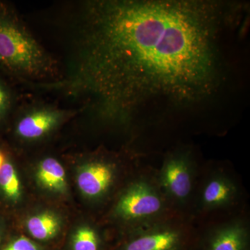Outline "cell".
Instances as JSON below:
<instances>
[{"label": "cell", "instance_id": "1", "mask_svg": "<svg viewBox=\"0 0 250 250\" xmlns=\"http://www.w3.org/2000/svg\"><path fill=\"white\" fill-rule=\"evenodd\" d=\"M233 14L210 0L85 1L70 73L47 88L84 97L120 123L149 103H203L225 78L222 40Z\"/></svg>", "mask_w": 250, "mask_h": 250}, {"label": "cell", "instance_id": "2", "mask_svg": "<svg viewBox=\"0 0 250 250\" xmlns=\"http://www.w3.org/2000/svg\"><path fill=\"white\" fill-rule=\"evenodd\" d=\"M0 67L40 87L62 79L57 61L36 40L14 10L1 2Z\"/></svg>", "mask_w": 250, "mask_h": 250}, {"label": "cell", "instance_id": "3", "mask_svg": "<svg viewBox=\"0 0 250 250\" xmlns=\"http://www.w3.org/2000/svg\"><path fill=\"white\" fill-rule=\"evenodd\" d=\"M160 190L147 179L134 181L121 194L113 208V215L134 228L158 221L166 208Z\"/></svg>", "mask_w": 250, "mask_h": 250}, {"label": "cell", "instance_id": "4", "mask_svg": "<svg viewBox=\"0 0 250 250\" xmlns=\"http://www.w3.org/2000/svg\"><path fill=\"white\" fill-rule=\"evenodd\" d=\"M195 164L191 154L177 151L166 156L159 174L161 191L178 205L187 203L193 190Z\"/></svg>", "mask_w": 250, "mask_h": 250}, {"label": "cell", "instance_id": "5", "mask_svg": "<svg viewBox=\"0 0 250 250\" xmlns=\"http://www.w3.org/2000/svg\"><path fill=\"white\" fill-rule=\"evenodd\" d=\"M186 245L182 228L156 221L134 228L121 250H183Z\"/></svg>", "mask_w": 250, "mask_h": 250}, {"label": "cell", "instance_id": "6", "mask_svg": "<svg viewBox=\"0 0 250 250\" xmlns=\"http://www.w3.org/2000/svg\"><path fill=\"white\" fill-rule=\"evenodd\" d=\"M116 178V167L111 163L94 160L81 166L77 183L82 193L90 200L103 198L111 190Z\"/></svg>", "mask_w": 250, "mask_h": 250}, {"label": "cell", "instance_id": "7", "mask_svg": "<svg viewBox=\"0 0 250 250\" xmlns=\"http://www.w3.org/2000/svg\"><path fill=\"white\" fill-rule=\"evenodd\" d=\"M72 114V112L51 106L32 108L18 121L16 134L28 141L40 139L58 127Z\"/></svg>", "mask_w": 250, "mask_h": 250}, {"label": "cell", "instance_id": "8", "mask_svg": "<svg viewBox=\"0 0 250 250\" xmlns=\"http://www.w3.org/2000/svg\"><path fill=\"white\" fill-rule=\"evenodd\" d=\"M250 237L247 222L236 218L212 228L204 238L201 250H250Z\"/></svg>", "mask_w": 250, "mask_h": 250}, {"label": "cell", "instance_id": "9", "mask_svg": "<svg viewBox=\"0 0 250 250\" xmlns=\"http://www.w3.org/2000/svg\"><path fill=\"white\" fill-rule=\"evenodd\" d=\"M239 190L236 182L223 173H215L206 181L200 191L199 205L202 210H214L236 202Z\"/></svg>", "mask_w": 250, "mask_h": 250}, {"label": "cell", "instance_id": "10", "mask_svg": "<svg viewBox=\"0 0 250 250\" xmlns=\"http://www.w3.org/2000/svg\"><path fill=\"white\" fill-rule=\"evenodd\" d=\"M36 179L41 187L56 193L67 192L66 174L62 164L52 157L45 158L39 163Z\"/></svg>", "mask_w": 250, "mask_h": 250}, {"label": "cell", "instance_id": "11", "mask_svg": "<svg viewBox=\"0 0 250 250\" xmlns=\"http://www.w3.org/2000/svg\"><path fill=\"white\" fill-rule=\"evenodd\" d=\"M26 227L31 236L36 239L47 241L58 234L62 220L53 212H42L28 218Z\"/></svg>", "mask_w": 250, "mask_h": 250}, {"label": "cell", "instance_id": "12", "mask_svg": "<svg viewBox=\"0 0 250 250\" xmlns=\"http://www.w3.org/2000/svg\"><path fill=\"white\" fill-rule=\"evenodd\" d=\"M0 188L6 197L17 202L21 195V182L12 164L5 161L0 167Z\"/></svg>", "mask_w": 250, "mask_h": 250}, {"label": "cell", "instance_id": "13", "mask_svg": "<svg viewBox=\"0 0 250 250\" xmlns=\"http://www.w3.org/2000/svg\"><path fill=\"white\" fill-rule=\"evenodd\" d=\"M72 246L73 250H100V237L90 227H81L72 236Z\"/></svg>", "mask_w": 250, "mask_h": 250}, {"label": "cell", "instance_id": "14", "mask_svg": "<svg viewBox=\"0 0 250 250\" xmlns=\"http://www.w3.org/2000/svg\"><path fill=\"white\" fill-rule=\"evenodd\" d=\"M12 96L4 82L0 80V121L6 116L11 109Z\"/></svg>", "mask_w": 250, "mask_h": 250}, {"label": "cell", "instance_id": "15", "mask_svg": "<svg viewBox=\"0 0 250 250\" xmlns=\"http://www.w3.org/2000/svg\"><path fill=\"white\" fill-rule=\"evenodd\" d=\"M4 250H39L34 242L24 236L16 238Z\"/></svg>", "mask_w": 250, "mask_h": 250}, {"label": "cell", "instance_id": "16", "mask_svg": "<svg viewBox=\"0 0 250 250\" xmlns=\"http://www.w3.org/2000/svg\"><path fill=\"white\" fill-rule=\"evenodd\" d=\"M5 162V157L3 153L0 152V167H1V166L4 164Z\"/></svg>", "mask_w": 250, "mask_h": 250}, {"label": "cell", "instance_id": "17", "mask_svg": "<svg viewBox=\"0 0 250 250\" xmlns=\"http://www.w3.org/2000/svg\"><path fill=\"white\" fill-rule=\"evenodd\" d=\"M0 240H1V235H0Z\"/></svg>", "mask_w": 250, "mask_h": 250}]
</instances>
